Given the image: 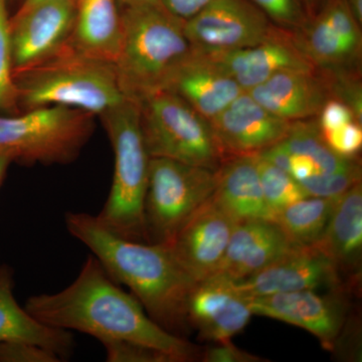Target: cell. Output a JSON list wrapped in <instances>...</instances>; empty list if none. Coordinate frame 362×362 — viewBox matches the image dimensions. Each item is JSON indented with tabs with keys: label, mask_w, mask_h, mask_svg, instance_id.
<instances>
[{
	"label": "cell",
	"mask_w": 362,
	"mask_h": 362,
	"mask_svg": "<svg viewBox=\"0 0 362 362\" xmlns=\"http://www.w3.org/2000/svg\"><path fill=\"white\" fill-rule=\"evenodd\" d=\"M25 308L45 325L85 333L101 343L124 340L164 352L175 362L201 361L204 349L152 320L137 298L121 289L94 255L71 285L52 294L33 295Z\"/></svg>",
	"instance_id": "obj_1"
},
{
	"label": "cell",
	"mask_w": 362,
	"mask_h": 362,
	"mask_svg": "<svg viewBox=\"0 0 362 362\" xmlns=\"http://www.w3.org/2000/svg\"><path fill=\"white\" fill-rule=\"evenodd\" d=\"M65 223L71 235L92 252L109 275L129 288L152 320L183 337L190 328L187 302L195 281L169 245L125 239L90 214L68 211Z\"/></svg>",
	"instance_id": "obj_2"
},
{
	"label": "cell",
	"mask_w": 362,
	"mask_h": 362,
	"mask_svg": "<svg viewBox=\"0 0 362 362\" xmlns=\"http://www.w3.org/2000/svg\"><path fill=\"white\" fill-rule=\"evenodd\" d=\"M123 37L114 63L124 97L134 103L163 89L192 51L185 21L161 6H122Z\"/></svg>",
	"instance_id": "obj_3"
},
{
	"label": "cell",
	"mask_w": 362,
	"mask_h": 362,
	"mask_svg": "<svg viewBox=\"0 0 362 362\" xmlns=\"http://www.w3.org/2000/svg\"><path fill=\"white\" fill-rule=\"evenodd\" d=\"M21 111L63 106L100 116L125 101L113 64L66 44L58 54L14 74Z\"/></svg>",
	"instance_id": "obj_4"
},
{
	"label": "cell",
	"mask_w": 362,
	"mask_h": 362,
	"mask_svg": "<svg viewBox=\"0 0 362 362\" xmlns=\"http://www.w3.org/2000/svg\"><path fill=\"white\" fill-rule=\"evenodd\" d=\"M99 117L113 149L114 175L110 194L96 216L116 235L148 243L144 202L151 157L143 138L137 105L125 100Z\"/></svg>",
	"instance_id": "obj_5"
},
{
	"label": "cell",
	"mask_w": 362,
	"mask_h": 362,
	"mask_svg": "<svg viewBox=\"0 0 362 362\" xmlns=\"http://www.w3.org/2000/svg\"><path fill=\"white\" fill-rule=\"evenodd\" d=\"M95 130V115L63 106L0 115V150L32 165L71 163Z\"/></svg>",
	"instance_id": "obj_6"
},
{
	"label": "cell",
	"mask_w": 362,
	"mask_h": 362,
	"mask_svg": "<svg viewBox=\"0 0 362 362\" xmlns=\"http://www.w3.org/2000/svg\"><path fill=\"white\" fill-rule=\"evenodd\" d=\"M136 105L150 157L213 170L225 160L211 124L175 93L157 90Z\"/></svg>",
	"instance_id": "obj_7"
},
{
	"label": "cell",
	"mask_w": 362,
	"mask_h": 362,
	"mask_svg": "<svg viewBox=\"0 0 362 362\" xmlns=\"http://www.w3.org/2000/svg\"><path fill=\"white\" fill-rule=\"evenodd\" d=\"M216 187V170L151 157L144 202L148 243L170 245L181 228L213 197Z\"/></svg>",
	"instance_id": "obj_8"
},
{
	"label": "cell",
	"mask_w": 362,
	"mask_h": 362,
	"mask_svg": "<svg viewBox=\"0 0 362 362\" xmlns=\"http://www.w3.org/2000/svg\"><path fill=\"white\" fill-rule=\"evenodd\" d=\"M275 26L249 0H213L185 21V32L197 51L226 52L259 44Z\"/></svg>",
	"instance_id": "obj_9"
},
{
	"label": "cell",
	"mask_w": 362,
	"mask_h": 362,
	"mask_svg": "<svg viewBox=\"0 0 362 362\" xmlns=\"http://www.w3.org/2000/svg\"><path fill=\"white\" fill-rule=\"evenodd\" d=\"M76 0H49L11 16L13 71L39 65L66 47L73 32Z\"/></svg>",
	"instance_id": "obj_10"
},
{
	"label": "cell",
	"mask_w": 362,
	"mask_h": 362,
	"mask_svg": "<svg viewBox=\"0 0 362 362\" xmlns=\"http://www.w3.org/2000/svg\"><path fill=\"white\" fill-rule=\"evenodd\" d=\"M341 294L342 289L329 295L303 290L249 299L254 315L303 328L318 338L324 349L333 350L346 324L347 305Z\"/></svg>",
	"instance_id": "obj_11"
},
{
	"label": "cell",
	"mask_w": 362,
	"mask_h": 362,
	"mask_svg": "<svg viewBox=\"0 0 362 362\" xmlns=\"http://www.w3.org/2000/svg\"><path fill=\"white\" fill-rule=\"evenodd\" d=\"M252 315L249 297L235 281L221 274L197 281L188 295V325L209 341H230L247 327Z\"/></svg>",
	"instance_id": "obj_12"
},
{
	"label": "cell",
	"mask_w": 362,
	"mask_h": 362,
	"mask_svg": "<svg viewBox=\"0 0 362 362\" xmlns=\"http://www.w3.org/2000/svg\"><path fill=\"white\" fill-rule=\"evenodd\" d=\"M201 52V51H199ZM235 81L244 92L284 71H315L291 30L276 25L267 39L226 52H204Z\"/></svg>",
	"instance_id": "obj_13"
},
{
	"label": "cell",
	"mask_w": 362,
	"mask_h": 362,
	"mask_svg": "<svg viewBox=\"0 0 362 362\" xmlns=\"http://www.w3.org/2000/svg\"><path fill=\"white\" fill-rule=\"evenodd\" d=\"M235 283L249 298L322 287L343 289L342 278L332 262L314 246H296L258 273Z\"/></svg>",
	"instance_id": "obj_14"
},
{
	"label": "cell",
	"mask_w": 362,
	"mask_h": 362,
	"mask_svg": "<svg viewBox=\"0 0 362 362\" xmlns=\"http://www.w3.org/2000/svg\"><path fill=\"white\" fill-rule=\"evenodd\" d=\"M235 223L211 197L169 245L178 263L195 282L220 270Z\"/></svg>",
	"instance_id": "obj_15"
},
{
	"label": "cell",
	"mask_w": 362,
	"mask_h": 362,
	"mask_svg": "<svg viewBox=\"0 0 362 362\" xmlns=\"http://www.w3.org/2000/svg\"><path fill=\"white\" fill-rule=\"evenodd\" d=\"M209 124L225 158L257 156L280 142L291 125L264 108L247 92L235 98Z\"/></svg>",
	"instance_id": "obj_16"
},
{
	"label": "cell",
	"mask_w": 362,
	"mask_h": 362,
	"mask_svg": "<svg viewBox=\"0 0 362 362\" xmlns=\"http://www.w3.org/2000/svg\"><path fill=\"white\" fill-rule=\"evenodd\" d=\"M162 90L175 93L209 122L244 93L213 59L194 47L171 73Z\"/></svg>",
	"instance_id": "obj_17"
},
{
	"label": "cell",
	"mask_w": 362,
	"mask_h": 362,
	"mask_svg": "<svg viewBox=\"0 0 362 362\" xmlns=\"http://www.w3.org/2000/svg\"><path fill=\"white\" fill-rule=\"evenodd\" d=\"M296 246L274 220L237 221L218 273L239 282Z\"/></svg>",
	"instance_id": "obj_18"
},
{
	"label": "cell",
	"mask_w": 362,
	"mask_h": 362,
	"mask_svg": "<svg viewBox=\"0 0 362 362\" xmlns=\"http://www.w3.org/2000/svg\"><path fill=\"white\" fill-rule=\"evenodd\" d=\"M247 93L272 114L289 122L315 116L331 98L317 71H280Z\"/></svg>",
	"instance_id": "obj_19"
},
{
	"label": "cell",
	"mask_w": 362,
	"mask_h": 362,
	"mask_svg": "<svg viewBox=\"0 0 362 362\" xmlns=\"http://www.w3.org/2000/svg\"><path fill=\"white\" fill-rule=\"evenodd\" d=\"M335 266L340 277L346 275L350 283L361 276L362 257V185L340 195L322 237L314 245Z\"/></svg>",
	"instance_id": "obj_20"
},
{
	"label": "cell",
	"mask_w": 362,
	"mask_h": 362,
	"mask_svg": "<svg viewBox=\"0 0 362 362\" xmlns=\"http://www.w3.org/2000/svg\"><path fill=\"white\" fill-rule=\"evenodd\" d=\"M123 37L119 0H76V16L68 44L98 61L115 63Z\"/></svg>",
	"instance_id": "obj_21"
},
{
	"label": "cell",
	"mask_w": 362,
	"mask_h": 362,
	"mask_svg": "<svg viewBox=\"0 0 362 362\" xmlns=\"http://www.w3.org/2000/svg\"><path fill=\"white\" fill-rule=\"evenodd\" d=\"M213 199L235 221L273 220L262 190L257 156L226 157L216 169Z\"/></svg>",
	"instance_id": "obj_22"
},
{
	"label": "cell",
	"mask_w": 362,
	"mask_h": 362,
	"mask_svg": "<svg viewBox=\"0 0 362 362\" xmlns=\"http://www.w3.org/2000/svg\"><path fill=\"white\" fill-rule=\"evenodd\" d=\"M20 340L52 350L66 358L75 340L70 331L57 329L40 322L16 301L11 270L0 267V341Z\"/></svg>",
	"instance_id": "obj_23"
},
{
	"label": "cell",
	"mask_w": 362,
	"mask_h": 362,
	"mask_svg": "<svg viewBox=\"0 0 362 362\" xmlns=\"http://www.w3.org/2000/svg\"><path fill=\"white\" fill-rule=\"evenodd\" d=\"M293 33L302 51L316 68H343L358 58L361 52V49L343 39L320 13L309 18Z\"/></svg>",
	"instance_id": "obj_24"
},
{
	"label": "cell",
	"mask_w": 362,
	"mask_h": 362,
	"mask_svg": "<svg viewBox=\"0 0 362 362\" xmlns=\"http://www.w3.org/2000/svg\"><path fill=\"white\" fill-rule=\"evenodd\" d=\"M337 199L306 197L281 209L273 220L294 244L314 246L322 237Z\"/></svg>",
	"instance_id": "obj_25"
},
{
	"label": "cell",
	"mask_w": 362,
	"mask_h": 362,
	"mask_svg": "<svg viewBox=\"0 0 362 362\" xmlns=\"http://www.w3.org/2000/svg\"><path fill=\"white\" fill-rule=\"evenodd\" d=\"M280 145L293 156L302 157L313 164L316 173H330L350 168L356 164V158H347L337 154L325 141L318 122L299 120L291 122Z\"/></svg>",
	"instance_id": "obj_26"
},
{
	"label": "cell",
	"mask_w": 362,
	"mask_h": 362,
	"mask_svg": "<svg viewBox=\"0 0 362 362\" xmlns=\"http://www.w3.org/2000/svg\"><path fill=\"white\" fill-rule=\"evenodd\" d=\"M257 157L262 190L273 218L281 209L308 197L300 183L289 173L261 157Z\"/></svg>",
	"instance_id": "obj_27"
},
{
	"label": "cell",
	"mask_w": 362,
	"mask_h": 362,
	"mask_svg": "<svg viewBox=\"0 0 362 362\" xmlns=\"http://www.w3.org/2000/svg\"><path fill=\"white\" fill-rule=\"evenodd\" d=\"M9 0H0V115L21 113L14 81Z\"/></svg>",
	"instance_id": "obj_28"
},
{
	"label": "cell",
	"mask_w": 362,
	"mask_h": 362,
	"mask_svg": "<svg viewBox=\"0 0 362 362\" xmlns=\"http://www.w3.org/2000/svg\"><path fill=\"white\" fill-rule=\"evenodd\" d=\"M361 182V168L359 162L341 170L330 173H318L299 181L308 197L337 199Z\"/></svg>",
	"instance_id": "obj_29"
},
{
	"label": "cell",
	"mask_w": 362,
	"mask_h": 362,
	"mask_svg": "<svg viewBox=\"0 0 362 362\" xmlns=\"http://www.w3.org/2000/svg\"><path fill=\"white\" fill-rule=\"evenodd\" d=\"M272 23L295 32L308 20L301 0H249Z\"/></svg>",
	"instance_id": "obj_30"
},
{
	"label": "cell",
	"mask_w": 362,
	"mask_h": 362,
	"mask_svg": "<svg viewBox=\"0 0 362 362\" xmlns=\"http://www.w3.org/2000/svg\"><path fill=\"white\" fill-rule=\"evenodd\" d=\"M102 345L108 362H175L168 354L139 343L111 340Z\"/></svg>",
	"instance_id": "obj_31"
},
{
	"label": "cell",
	"mask_w": 362,
	"mask_h": 362,
	"mask_svg": "<svg viewBox=\"0 0 362 362\" xmlns=\"http://www.w3.org/2000/svg\"><path fill=\"white\" fill-rule=\"evenodd\" d=\"M56 352L33 343L20 340L0 341V362H61Z\"/></svg>",
	"instance_id": "obj_32"
},
{
	"label": "cell",
	"mask_w": 362,
	"mask_h": 362,
	"mask_svg": "<svg viewBox=\"0 0 362 362\" xmlns=\"http://www.w3.org/2000/svg\"><path fill=\"white\" fill-rule=\"evenodd\" d=\"M325 141L337 154L356 158L362 146L361 123L352 121L338 129L323 133Z\"/></svg>",
	"instance_id": "obj_33"
},
{
	"label": "cell",
	"mask_w": 362,
	"mask_h": 362,
	"mask_svg": "<svg viewBox=\"0 0 362 362\" xmlns=\"http://www.w3.org/2000/svg\"><path fill=\"white\" fill-rule=\"evenodd\" d=\"M318 124L322 133L338 129L352 121H357L354 110L341 100L329 98L319 112ZM358 122V121H357Z\"/></svg>",
	"instance_id": "obj_34"
},
{
	"label": "cell",
	"mask_w": 362,
	"mask_h": 362,
	"mask_svg": "<svg viewBox=\"0 0 362 362\" xmlns=\"http://www.w3.org/2000/svg\"><path fill=\"white\" fill-rule=\"evenodd\" d=\"M201 361L206 362H261L262 357L239 349L232 342H216L214 346L202 349Z\"/></svg>",
	"instance_id": "obj_35"
},
{
	"label": "cell",
	"mask_w": 362,
	"mask_h": 362,
	"mask_svg": "<svg viewBox=\"0 0 362 362\" xmlns=\"http://www.w3.org/2000/svg\"><path fill=\"white\" fill-rule=\"evenodd\" d=\"M213 0H159L168 13L183 21L194 18Z\"/></svg>",
	"instance_id": "obj_36"
},
{
	"label": "cell",
	"mask_w": 362,
	"mask_h": 362,
	"mask_svg": "<svg viewBox=\"0 0 362 362\" xmlns=\"http://www.w3.org/2000/svg\"><path fill=\"white\" fill-rule=\"evenodd\" d=\"M14 162V159L11 154L8 152L0 150V187H1L2 182H4V177H6L7 169Z\"/></svg>",
	"instance_id": "obj_37"
},
{
	"label": "cell",
	"mask_w": 362,
	"mask_h": 362,
	"mask_svg": "<svg viewBox=\"0 0 362 362\" xmlns=\"http://www.w3.org/2000/svg\"><path fill=\"white\" fill-rule=\"evenodd\" d=\"M301 1L305 7V11L308 14V18H311L322 8L327 0H301Z\"/></svg>",
	"instance_id": "obj_38"
},
{
	"label": "cell",
	"mask_w": 362,
	"mask_h": 362,
	"mask_svg": "<svg viewBox=\"0 0 362 362\" xmlns=\"http://www.w3.org/2000/svg\"><path fill=\"white\" fill-rule=\"evenodd\" d=\"M347 6H349L350 11L354 14L359 25L362 23V0H346Z\"/></svg>",
	"instance_id": "obj_39"
},
{
	"label": "cell",
	"mask_w": 362,
	"mask_h": 362,
	"mask_svg": "<svg viewBox=\"0 0 362 362\" xmlns=\"http://www.w3.org/2000/svg\"><path fill=\"white\" fill-rule=\"evenodd\" d=\"M122 6H161L159 0H119Z\"/></svg>",
	"instance_id": "obj_40"
},
{
	"label": "cell",
	"mask_w": 362,
	"mask_h": 362,
	"mask_svg": "<svg viewBox=\"0 0 362 362\" xmlns=\"http://www.w3.org/2000/svg\"><path fill=\"white\" fill-rule=\"evenodd\" d=\"M45 1H49V0H23L18 11H25V9L30 8V7L35 6V4H42V2Z\"/></svg>",
	"instance_id": "obj_41"
},
{
	"label": "cell",
	"mask_w": 362,
	"mask_h": 362,
	"mask_svg": "<svg viewBox=\"0 0 362 362\" xmlns=\"http://www.w3.org/2000/svg\"><path fill=\"white\" fill-rule=\"evenodd\" d=\"M0 267H1V266H0Z\"/></svg>",
	"instance_id": "obj_42"
}]
</instances>
